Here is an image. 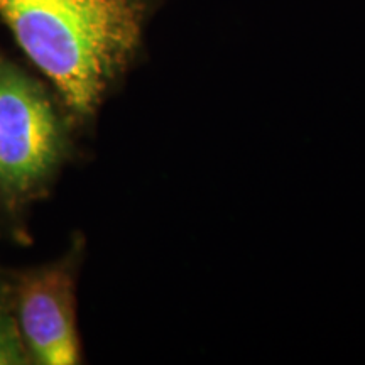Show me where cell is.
<instances>
[{
  "label": "cell",
  "mask_w": 365,
  "mask_h": 365,
  "mask_svg": "<svg viewBox=\"0 0 365 365\" xmlns=\"http://www.w3.org/2000/svg\"><path fill=\"white\" fill-rule=\"evenodd\" d=\"M17 322L34 362L43 365L80 362L73 279L65 267L41 271L22 282Z\"/></svg>",
  "instance_id": "3"
},
{
  "label": "cell",
  "mask_w": 365,
  "mask_h": 365,
  "mask_svg": "<svg viewBox=\"0 0 365 365\" xmlns=\"http://www.w3.org/2000/svg\"><path fill=\"white\" fill-rule=\"evenodd\" d=\"M59 118L38 81L0 56V188L21 195L56 166Z\"/></svg>",
  "instance_id": "2"
},
{
  "label": "cell",
  "mask_w": 365,
  "mask_h": 365,
  "mask_svg": "<svg viewBox=\"0 0 365 365\" xmlns=\"http://www.w3.org/2000/svg\"><path fill=\"white\" fill-rule=\"evenodd\" d=\"M31 362L29 350L22 339L19 322L0 303V365H24Z\"/></svg>",
  "instance_id": "4"
},
{
  "label": "cell",
  "mask_w": 365,
  "mask_h": 365,
  "mask_svg": "<svg viewBox=\"0 0 365 365\" xmlns=\"http://www.w3.org/2000/svg\"><path fill=\"white\" fill-rule=\"evenodd\" d=\"M145 0H0V17L76 117H91L143 38Z\"/></svg>",
  "instance_id": "1"
}]
</instances>
